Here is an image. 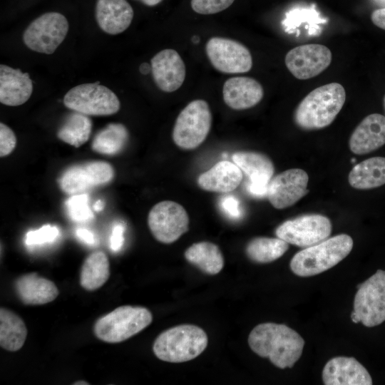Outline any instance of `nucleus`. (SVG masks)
Listing matches in <instances>:
<instances>
[{"mask_svg": "<svg viewBox=\"0 0 385 385\" xmlns=\"http://www.w3.org/2000/svg\"><path fill=\"white\" fill-rule=\"evenodd\" d=\"M248 344L258 356L268 358L277 367L292 368L302 356L304 339L285 324L272 322L257 325L250 333Z\"/></svg>", "mask_w": 385, "mask_h": 385, "instance_id": "nucleus-1", "label": "nucleus"}, {"mask_svg": "<svg viewBox=\"0 0 385 385\" xmlns=\"http://www.w3.org/2000/svg\"><path fill=\"white\" fill-rule=\"evenodd\" d=\"M345 100V90L339 83L318 87L299 103L294 113V122L304 130L325 128L334 120Z\"/></svg>", "mask_w": 385, "mask_h": 385, "instance_id": "nucleus-2", "label": "nucleus"}, {"mask_svg": "<svg viewBox=\"0 0 385 385\" xmlns=\"http://www.w3.org/2000/svg\"><path fill=\"white\" fill-rule=\"evenodd\" d=\"M353 240L346 234L326 239L296 253L290 261V269L299 277H311L333 267L351 251Z\"/></svg>", "mask_w": 385, "mask_h": 385, "instance_id": "nucleus-3", "label": "nucleus"}, {"mask_svg": "<svg viewBox=\"0 0 385 385\" xmlns=\"http://www.w3.org/2000/svg\"><path fill=\"white\" fill-rule=\"evenodd\" d=\"M208 339L205 332L193 324H181L171 327L155 339L153 351L160 360L181 363L199 356L207 347Z\"/></svg>", "mask_w": 385, "mask_h": 385, "instance_id": "nucleus-4", "label": "nucleus"}, {"mask_svg": "<svg viewBox=\"0 0 385 385\" xmlns=\"http://www.w3.org/2000/svg\"><path fill=\"white\" fill-rule=\"evenodd\" d=\"M153 321L149 309L121 306L99 318L93 326L96 337L108 343H119L139 333Z\"/></svg>", "mask_w": 385, "mask_h": 385, "instance_id": "nucleus-5", "label": "nucleus"}, {"mask_svg": "<svg viewBox=\"0 0 385 385\" xmlns=\"http://www.w3.org/2000/svg\"><path fill=\"white\" fill-rule=\"evenodd\" d=\"M212 119L209 105L205 101H191L176 118L172 135L173 142L184 150L197 148L207 137Z\"/></svg>", "mask_w": 385, "mask_h": 385, "instance_id": "nucleus-6", "label": "nucleus"}, {"mask_svg": "<svg viewBox=\"0 0 385 385\" xmlns=\"http://www.w3.org/2000/svg\"><path fill=\"white\" fill-rule=\"evenodd\" d=\"M353 322L373 327L385 321V271L375 274L358 285L354 299Z\"/></svg>", "mask_w": 385, "mask_h": 385, "instance_id": "nucleus-7", "label": "nucleus"}, {"mask_svg": "<svg viewBox=\"0 0 385 385\" xmlns=\"http://www.w3.org/2000/svg\"><path fill=\"white\" fill-rule=\"evenodd\" d=\"M63 103L68 108L86 115H110L120 108L117 96L99 82L71 88L64 96Z\"/></svg>", "mask_w": 385, "mask_h": 385, "instance_id": "nucleus-8", "label": "nucleus"}, {"mask_svg": "<svg viewBox=\"0 0 385 385\" xmlns=\"http://www.w3.org/2000/svg\"><path fill=\"white\" fill-rule=\"evenodd\" d=\"M66 18L58 12L43 14L26 29L23 39L36 52L52 54L63 42L68 31Z\"/></svg>", "mask_w": 385, "mask_h": 385, "instance_id": "nucleus-9", "label": "nucleus"}, {"mask_svg": "<svg viewBox=\"0 0 385 385\" xmlns=\"http://www.w3.org/2000/svg\"><path fill=\"white\" fill-rule=\"evenodd\" d=\"M189 216L180 204L164 200L156 203L148 215V225L153 237L160 242L170 244L189 229Z\"/></svg>", "mask_w": 385, "mask_h": 385, "instance_id": "nucleus-10", "label": "nucleus"}, {"mask_svg": "<svg viewBox=\"0 0 385 385\" xmlns=\"http://www.w3.org/2000/svg\"><path fill=\"white\" fill-rule=\"evenodd\" d=\"M331 232L330 220L319 214L304 215L288 220L275 230L277 237L303 248L327 239Z\"/></svg>", "mask_w": 385, "mask_h": 385, "instance_id": "nucleus-11", "label": "nucleus"}, {"mask_svg": "<svg viewBox=\"0 0 385 385\" xmlns=\"http://www.w3.org/2000/svg\"><path fill=\"white\" fill-rule=\"evenodd\" d=\"M114 175L110 163L93 160L67 168L59 176L58 183L64 193L73 195L106 185L112 181Z\"/></svg>", "mask_w": 385, "mask_h": 385, "instance_id": "nucleus-12", "label": "nucleus"}, {"mask_svg": "<svg viewBox=\"0 0 385 385\" xmlns=\"http://www.w3.org/2000/svg\"><path fill=\"white\" fill-rule=\"evenodd\" d=\"M205 50L210 62L220 72L240 73L252 68V58L250 51L236 41L212 37L206 43Z\"/></svg>", "mask_w": 385, "mask_h": 385, "instance_id": "nucleus-13", "label": "nucleus"}, {"mask_svg": "<svg viewBox=\"0 0 385 385\" xmlns=\"http://www.w3.org/2000/svg\"><path fill=\"white\" fill-rule=\"evenodd\" d=\"M332 52L327 46L309 43L291 49L285 56L284 63L297 78L307 80L326 70L332 62Z\"/></svg>", "mask_w": 385, "mask_h": 385, "instance_id": "nucleus-14", "label": "nucleus"}, {"mask_svg": "<svg viewBox=\"0 0 385 385\" xmlns=\"http://www.w3.org/2000/svg\"><path fill=\"white\" fill-rule=\"evenodd\" d=\"M308 180L307 173L302 169L283 171L270 181L267 190V199L277 209L290 207L308 193Z\"/></svg>", "mask_w": 385, "mask_h": 385, "instance_id": "nucleus-15", "label": "nucleus"}, {"mask_svg": "<svg viewBox=\"0 0 385 385\" xmlns=\"http://www.w3.org/2000/svg\"><path fill=\"white\" fill-rule=\"evenodd\" d=\"M232 160L248 177V192L258 197L267 195L268 184L274 172L270 158L260 153L242 150L235 152Z\"/></svg>", "mask_w": 385, "mask_h": 385, "instance_id": "nucleus-16", "label": "nucleus"}, {"mask_svg": "<svg viewBox=\"0 0 385 385\" xmlns=\"http://www.w3.org/2000/svg\"><path fill=\"white\" fill-rule=\"evenodd\" d=\"M151 72L158 87L163 91L171 93L178 90L185 78V66L174 49L160 51L151 59Z\"/></svg>", "mask_w": 385, "mask_h": 385, "instance_id": "nucleus-17", "label": "nucleus"}, {"mask_svg": "<svg viewBox=\"0 0 385 385\" xmlns=\"http://www.w3.org/2000/svg\"><path fill=\"white\" fill-rule=\"evenodd\" d=\"M326 385H371L366 369L354 357L337 356L329 360L322 371Z\"/></svg>", "mask_w": 385, "mask_h": 385, "instance_id": "nucleus-18", "label": "nucleus"}, {"mask_svg": "<svg viewBox=\"0 0 385 385\" xmlns=\"http://www.w3.org/2000/svg\"><path fill=\"white\" fill-rule=\"evenodd\" d=\"M385 144V116L372 113L356 126L349 138V148L356 155L371 153Z\"/></svg>", "mask_w": 385, "mask_h": 385, "instance_id": "nucleus-19", "label": "nucleus"}, {"mask_svg": "<svg viewBox=\"0 0 385 385\" xmlns=\"http://www.w3.org/2000/svg\"><path fill=\"white\" fill-rule=\"evenodd\" d=\"M222 94L227 106L234 110H245L261 101L264 90L255 79L239 76L230 78L225 82Z\"/></svg>", "mask_w": 385, "mask_h": 385, "instance_id": "nucleus-20", "label": "nucleus"}, {"mask_svg": "<svg viewBox=\"0 0 385 385\" xmlns=\"http://www.w3.org/2000/svg\"><path fill=\"white\" fill-rule=\"evenodd\" d=\"M96 19L99 27L108 34L123 32L133 19V9L126 0H97Z\"/></svg>", "mask_w": 385, "mask_h": 385, "instance_id": "nucleus-21", "label": "nucleus"}, {"mask_svg": "<svg viewBox=\"0 0 385 385\" xmlns=\"http://www.w3.org/2000/svg\"><path fill=\"white\" fill-rule=\"evenodd\" d=\"M33 91L32 81L27 73L1 64L0 102L9 106L26 103Z\"/></svg>", "mask_w": 385, "mask_h": 385, "instance_id": "nucleus-22", "label": "nucleus"}, {"mask_svg": "<svg viewBox=\"0 0 385 385\" xmlns=\"http://www.w3.org/2000/svg\"><path fill=\"white\" fill-rule=\"evenodd\" d=\"M242 180V172L235 163L221 160L201 173L197 183L206 191L227 193L236 189Z\"/></svg>", "mask_w": 385, "mask_h": 385, "instance_id": "nucleus-23", "label": "nucleus"}, {"mask_svg": "<svg viewBox=\"0 0 385 385\" xmlns=\"http://www.w3.org/2000/svg\"><path fill=\"white\" fill-rule=\"evenodd\" d=\"M14 289L19 299L27 305L44 304L52 302L58 295L56 285L36 273L19 277L14 282Z\"/></svg>", "mask_w": 385, "mask_h": 385, "instance_id": "nucleus-24", "label": "nucleus"}, {"mask_svg": "<svg viewBox=\"0 0 385 385\" xmlns=\"http://www.w3.org/2000/svg\"><path fill=\"white\" fill-rule=\"evenodd\" d=\"M350 185L359 190H369L385 184V158L374 157L353 167L348 177Z\"/></svg>", "mask_w": 385, "mask_h": 385, "instance_id": "nucleus-25", "label": "nucleus"}, {"mask_svg": "<svg viewBox=\"0 0 385 385\" xmlns=\"http://www.w3.org/2000/svg\"><path fill=\"white\" fill-rule=\"evenodd\" d=\"M188 262L207 274H217L224 266V257L219 247L210 242L192 244L184 253Z\"/></svg>", "mask_w": 385, "mask_h": 385, "instance_id": "nucleus-26", "label": "nucleus"}, {"mask_svg": "<svg viewBox=\"0 0 385 385\" xmlns=\"http://www.w3.org/2000/svg\"><path fill=\"white\" fill-rule=\"evenodd\" d=\"M110 276L109 260L103 251L91 253L84 260L80 274V284L88 291L102 287Z\"/></svg>", "mask_w": 385, "mask_h": 385, "instance_id": "nucleus-27", "label": "nucleus"}, {"mask_svg": "<svg viewBox=\"0 0 385 385\" xmlns=\"http://www.w3.org/2000/svg\"><path fill=\"white\" fill-rule=\"evenodd\" d=\"M27 329L22 319L6 308L0 309V345L9 351L20 349L26 339Z\"/></svg>", "mask_w": 385, "mask_h": 385, "instance_id": "nucleus-28", "label": "nucleus"}, {"mask_svg": "<svg viewBox=\"0 0 385 385\" xmlns=\"http://www.w3.org/2000/svg\"><path fill=\"white\" fill-rule=\"evenodd\" d=\"M129 133L121 123H109L96 133L91 143L93 151L114 155L123 150L128 141Z\"/></svg>", "mask_w": 385, "mask_h": 385, "instance_id": "nucleus-29", "label": "nucleus"}, {"mask_svg": "<svg viewBox=\"0 0 385 385\" xmlns=\"http://www.w3.org/2000/svg\"><path fill=\"white\" fill-rule=\"evenodd\" d=\"M289 243L277 237H257L246 245L248 258L257 263H269L281 257L288 250Z\"/></svg>", "mask_w": 385, "mask_h": 385, "instance_id": "nucleus-30", "label": "nucleus"}, {"mask_svg": "<svg viewBox=\"0 0 385 385\" xmlns=\"http://www.w3.org/2000/svg\"><path fill=\"white\" fill-rule=\"evenodd\" d=\"M91 130L92 121L88 115L74 111L66 117L57 136L64 143L79 148L88 140Z\"/></svg>", "mask_w": 385, "mask_h": 385, "instance_id": "nucleus-31", "label": "nucleus"}, {"mask_svg": "<svg viewBox=\"0 0 385 385\" xmlns=\"http://www.w3.org/2000/svg\"><path fill=\"white\" fill-rule=\"evenodd\" d=\"M65 207L67 215L74 222H83L93 218L86 194L73 195L66 201Z\"/></svg>", "mask_w": 385, "mask_h": 385, "instance_id": "nucleus-32", "label": "nucleus"}, {"mask_svg": "<svg viewBox=\"0 0 385 385\" xmlns=\"http://www.w3.org/2000/svg\"><path fill=\"white\" fill-rule=\"evenodd\" d=\"M58 235V228L47 224L38 230L28 232L26 235L25 242L28 246L41 245L53 242Z\"/></svg>", "mask_w": 385, "mask_h": 385, "instance_id": "nucleus-33", "label": "nucleus"}, {"mask_svg": "<svg viewBox=\"0 0 385 385\" xmlns=\"http://www.w3.org/2000/svg\"><path fill=\"white\" fill-rule=\"evenodd\" d=\"M235 0H191L192 9L200 14H214L230 6Z\"/></svg>", "mask_w": 385, "mask_h": 385, "instance_id": "nucleus-34", "label": "nucleus"}, {"mask_svg": "<svg viewBox=\"0 0 385 385\" xmlns=\"http://www.w3.org/2000/svg\"><path fill=\"white\" fill-rule=\"evenodd\" d=\"M16 138L14 131L6 124L0 123V156L5 157L14 150Z\"/></svg>", "mask_w": 385, "mask_h": 385, "instance_id": "nucleus-35", "label": "nucleus"}, {"mask_svg": "<svg viewBox=\"0 0 385 385\" xmlns=\"http://www.w3.org/2000/svg\"><path fill=\"white\" fill-rule=\"evenodd\" d=\"M223 212L230 218L237 219L242 215L239 200L233 195L223 197L220 202Z\"/></svg>", "mask_w": 385, "mask_h": 385, "instance_id": "nucleus-36", "label": "nucleus"}, {"mask_svg": "<svg viewBox=\"0 0 385 385\" xmlns=\"http://www.w3.org/2000/svg\"><path fill=\"white\" fill-rule=\"evenodd\" d=\"M125 227L122 222H118L112 228L110 237V247L113 252H118L124 243V232Z\"/></svg>", "mask_w": 385, "mask_h": 385, "instance_id": "nucleus-37", "label": "nucleus"}, {"mask_svg": "<svg viewBox=\"0 0 385 385\" xmlns=\"http://www.w3.org/2000/svg\"><path fill=\"white\" fill-rule=\"evenodd\" d=\"M76 237L78 240L86 245H93L96 243L94 234L85 228H78L76 232Z\"/></svg>", "mask_w": 385, "mask_h": 385, "instance_id": "nucleus-38", "label": "nucleus"}, {"mask_svg": "<svg viewBox=\"0 0 385 385\" xmlns=\"http://www.w3.org/2000/svg\"><path fill=\"white\" fill-rule=\"evenodd\" d=\"M371 19L375 26L385 30V7L374 10L371 15Z\"/></svg>", "mask_w": 385, "mask_h": 385, "instance_id": "nucleus-39", "label": "nucleus"}, {"mask_svg": "<svg viewBox=\"0 0 385 385\" xmlns=\"http://www.w3.org/2000/svg\"><path fill=\"white\" fill-rule=\"evenodd\" d=\"M140 72L144 75L148 74L151 71V65L147 63H143L140 66Z\"/></svg>", "mask_w": 385, "mask_h": 385, "instance_id": "nucleus-40", "label": "nucleus"}, {"mask_svg": "<svg viewBox=\"0 0 385 385\" xmlns=\"http://www.w3.org/2000/svg\"><path fill=\"white\" fill-rule=\"evenodd\" d=\"M104 207V203L101 200H98L93 205V209L96 212L102 210Z\"/></svg>", "mask_w": 385, "mask_h": 385, "instance_id": "nucleus-41", "label": "nucleus"}, {"mask_svg": "<svg viewBox=\"0 0 385 385\" xmlns=\"http://www.w3.org/2000/svg\"><path fill=\"white\" fill-rule=\"evenodd\" d=\"M140 1L147 6H155L158 4L163 0H140Z\"/></svg>", "mask_w": 385, "mask_h": 385, "instance_id": "nucleus-42", "label": "nucleus"}, {"mask_svg": "<svg viewBox=\"0 0 385 385\" xmlns=\"http://www.w3.org/2000/svg\"><path fill=\"white\" fill-rule=\"evenodd\" d=\"M73 385H88V382L83 380L77 381L73 384Z\"/></svg>", "mask_w": 385, "mask_h": 385, "instance_id": "nucleus-43", "label": "nucleus"}, {"mask_svg": "<svg viewBox=\"0 0 385 385\" xmlns=\"http://www.w3.org/2000/svg\"><path fill=\"white\" fill-rule=\"evenodd\" d=\"M374 1L377 2L379 4L385 6V0H374Z\"/></svg>", "mask_w": 385, "mask_h": 385, "instance_id": "nucleus-44", "label": "nucleus"}, {"mask_svg": "<svg viewBox=\"0 0 385 385\" xmlns=\"http://www.w3.org/2000/svg\"><path fill=\"white\" fill-rule=\"evenodd\" d=\"M383 101H384V110H385V96H384V100H383Z\"/></svg>", "mask_w": 385, "mask_h": 385, "instance_id": "nucleus-45", "label": "nucleus"}, {"mask_svg": "<svg viewBox=\"0 0 385 385\" xmlns=\"http://www.w3.org/2000/svg\"><path fill=\"white\" fill-rule=\"evenodd\" d=\"M351 161L352 163H354V162H356V159L353 158V159H351Z\"/></svg>", "mask_w": 385, "mask_h": 385, "instance_id": "nucleus-46", "label": "nucleus"}]
</instances>
